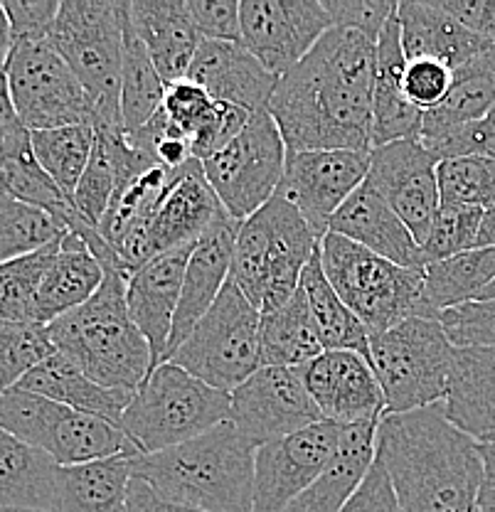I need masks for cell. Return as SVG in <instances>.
Returning <instances> with one entry per match:
<instances>
[{
    "label": "cell",
    "mask_w": 495,
    "mask_h": 512,
    "mask_svg": "<svg viewBox=\"0 0 495 512\" xmlns=\"http://www.w3.org/2000/svg\"><path fill=\"white\" fill-rule=\"evenodd\" d=\"M129 0H62L50 42L94 104V128L121 126V67Z\"/></svg>",
    "instance_id": "obj_6"
},
{
    "label": "cell",
    "mask_w": 495,
    "mask_h": 512,
    "mask_svg": "<svg viewBox=\"0 0 495 512\" xmlns=\"http://www.w3.org/2000/svg\"><path fill=\"white\" fill-rule=\"evenodd\" d=\"M436 175H439L441 205L481 207V210L495 207L493 158L441 160Z\"/></svg>",
    "instance_id": "obj_44"
},
{
    "label": "cell",
    "mask_w": 495,
    "mask_h": 512,
    "mask_svg": "<svg viewBox=\"0 0 495 512\" xmlns=\"http://www.w3.org/2000/svg\"><path fill=\"white\" fill-rule=\"evenodd\" d=\"M69 414H72L69 407L25 389L13 387L0 394V429L28 446L40 448L47 456L65 431Z\"/></svg>",
    "instance_id": "obj_38"
},
{
    "label": "cell",
    "mask_w": 495,
    "mask_h": 512,
    "mask_svg": "<svg viewBox=\"0 0 495 512\" xmlns=\"http://www.w3.org/2000/svg\"><path fill=\"white\" fill-rule=\"evenodd\" d=\"M239 222H230L225 227L215 229L195 247L190 254L188 269H185L183 288H180L178 308H175L173 330H170L165 362L175 355V350L190 338L195 325L207 316L215 306L217 296L230 281V266L234 252V237H237Z\"/></svg>",
    "instance_id": "obj_23"
},
{
    "label": "cell",
    "mask_w": 495,
    "mask_h": 512,
    "mask_svg": "<svg viewBox=\"0 0 495 512\" xmlns=\"http://www.w3.org/2000/svg\"><path fill=\"white\" fill-rule=\"evenodd\" d=\"M454 84V69L449 64L431 60V57H414L404 64L402 89L409 104L422 114L436 109Z\"/></svg>",
    "instance_id": "obj_48"
},
{
    "label": "cell",
    "mask_w": 495,
    "mask_h": 512,
    "mask_svg": "<svg viewBox=\"0 0 495 512\" xmlns=\"http://www.w3.org/2000/svg\"><path fill=\"white\" fill-rule=\"evenodd\" d=\"M340 512H402L392 480L387 476L385 466L377 461V456L363 483L350 495V500Z\"/></svg>",
    "instance_id": "obj_54"
},
{
    "label": "cell",
    "mask_w": 495,
    "mask_h": 512,
    "mask_svg": "<svg viewBox=\"0 0 495 512\" xmlns=\"http://www.w3.org/2000/svg\"><path fill=\"white\" fill-rule=\"evenodd\" d=\"M495 281V247L471 249L424 266V318L439 320L449 308L471 303Z\"/></svg>",
    "instance_id": "obj_34"
},
{
    "label": "cell",
    "mask_w": 495,
    "mask_h": 512,
    "mask_svg": "<svg viewBox=\"0 0 495 512\" xmlns=\"http://www.w3.org/2000/svg\"><path fill=\"white\" fill-rule=\"evenodd\" d=\"M436 158H493L495 160V106L483 119L463 124L436 141L424 143Z\"/></svg>",
    "instance_id": "obj_51"
},
{
    "label": "cell",
    "mask_w": 495,
    "mask_h": 512,
    "mask_svg": "<svg viewBox=\"0 0 495 512\" xmlns=\"http://www.w3.org/2000/svg\"><path fill=\"white\" fill-rule=\"evenodd\" d=\"M195 247H180L153 256L141 269L133 271L126 286V306H129L131 320L151 348L153 370L165 362L180 288H183L185 269Z\"/></svg>",
    "instance_id": "obj_20"
},
{
    "label": "cell",
    "mask_w": 495,
    "mask_h": 512,
    "mask_svg": "<svg viewBox=\"0 0 495 512\" xmlns=\"http://www.w3.org/2000/svg\"><path fill=\"white\" fill-rule=\"evenodd\" d=\"M165 82L153 67L146 47L138 40L136 30L131 28V20L126 15L124 30V67H121V124L124 131H138L158 114L163 104Z\"/></svg>",
    "instance_id": "obj_37"
},
{
    "label": "cell",
    "mask_w": 495,
    "mask_h": 512,
    "mask_svg": "<svg viewBox=\"0 0 495 512\" xmlns=\"http://www.w3.org/2000/svg\"><path fill=\"white\" fill-rule=\"evenodd\" d=\"M97 133L94 126H62L50 131H30V143L37 163L72 202L74 190L92 158Z\"/></svg>",
    "instance_id": "obj_39"
},
{
    "label": "cell",
    "mask_w": 495,
    "mask_h": 512,
    "mask_svg": "<svg viewBox=\"0 0 495 512\" xmlns=\"http://www.w3.org/2000/svg\"><path fill=\"white\" fill-rule=\"evenodd\" d=\"M10 50H13V35H10V23L8 18H5L3 5H0V69L8 62Z\"/></svg>",
    "instance_id": "obj_60"
},
{
    "label": "cell",
    "mask_w": 495,
    "mask_h": 512,
    "mask_svg": "<svg viewBox=\"0 0 495 512\" xmlns=\"http://www.w3.org/2000/svg\"><path fill=\"white\" fill-rule=\"evenodd\" d=\"M343 426L316 421L286 439L264 444L254 456V510L284 512L333 463Z\"/></svg>",
    "instance_id": "obj_15"
},
{
    "label": "cell",
    "mask_w": 495,
    "mask_h": 512,
    "mask_svg": "<svg viewBox=\"0 0 495 512\" xmlns=\"http://www.w3.org/2000/svg\"><path fill=\"white\" fill-rule=\"evenodd\" d=\"M377 426L380 419L343 426L333 463L284 512H340L350 495L363 483L377 456Z\"/></svg>",
    "instance_id": "obj_27"
},
{
    "label": "cell",
    "mask_w": 495,
    "mask_h": 512,
    "mask_svg": "<svg viewBox=\"0 0 495 512\" xmlns=\"http://www.w3.org/2000/svg\"><path fill=\"white\" fill-rule=\"evenodd\" d=\"M495 106V45L454 69V84L436 109L422 116L419 141L431 143L463 124L483 119Z\"/></svg>",
    "instance_id": "obj_32"
},
{
    "label": "cell",
    "mask_w": 495,
    "mask_h": 512,
    "mask_svg": "<svg viewBox=\"0 0 495 512\" xmlns=\"http://www.w3.org/2000/svg\"><path fill=\"white\" fill-rule=\"evenodd\" d=\"M330 25L340 30H353L370 42L380 40L382 30L397 15L395 0H321Z\"/></svg>",
    "instance_id": "obj_49"
},
{
    "label": "cell",
    "mask_w": 495,
    "mask_h": 512,
    "mask_svg": "<svg viewBox=\"0 0 495 512\" xmlns=\"http://www.w3.org/2000/svg\"><path fill=\"white\" fill-rule=\"evenodd\" d=\"M131 480L129 456L60 466L55 512H126Z\"/></svg>",
    "instance_id": "obj_33"
},
{
    "label": "cell",
    "mask_w": 495,
    "mask_h": 512,
    "mask_svg": "<svg viewBox=\"0 0 495 512\" xmlns=\"http://www.w3.org/2000/svg\"><path fill=\"white\" fill-rule=\"evenodd\" d=\"M205 89L215 101L242 106L252 111H269L279 77L271 74L242 42H210L202 40L188 77Z\"/></svg>",
    "instance_id": "obj_21"
},
{
    "label": "cell",
    "mask_w": 495,
    "mask_h": 512,
    "mask_svg": "<svg viewBox=\"0 0 495 512\" xmlns=\"http://www.w3.org/2000/svg\"><path fill=\"white\" fill-rule=\"evenodd\" d=\"M318 242L301 212L276 192L262 210L239 222L230 281L259 313L274 311L294 298Z\"/></svg>",
    "instance_id": "obj_5"
},
{
    "label": "cell",
    "mask_w": 495,
    "mask_h": 512,
    "mask_svg": "<svg viewBox=\"0 0 495 512\" xmlns=\"http://www.w3.org/2000/svg\"><path fill=\"white\" fill-rule=\"evenodd\" d=\"M407 55L402 50L399 18L387 23L375 45V94H372V148L387 143L419 138L422 111L414 109L402 89V74Z\"/></svg>",
    "instance_id": "obj_25"
},
{
    "label": "cell",
    "mask_w": 495,
    "mask_h": 512,
    "mask_svg": "<svg viewBox=\"0 0 495 512\" xmlns=\"http://www.w3.org/2000/svg\"><path fill=\"white\" fill-rule=\"evenodd\" d=\"M3 72L15 111L28 131L94 126V104L87 89L50 40L13 42Z\"/></svg>",
    "instance_id": "obj_11"
},
{
    "label": "cell",
    "mask_w": 495,
    "mask_h": 512,
    "mask_svg": "<svg viewBox=\"0 0 495 512\" xmlns=\"http://www.w3.org/2000/svg\"><path fill=\"white\" fill-rule=\"evenodd\" d=\"M456 348H495V301H471L441 313Z\"/></svg>",
    "instance_id": "obj_50"
},
{
    "label": "cell",
    "mask_w": 495,
    "mask_h": 512,
    "mask_svg": "<svg viewBox=\"0 0 495 512\" xmlns=\"http://www.w3.org/2000/svg\"><path fill=\"white\" fill-rule=\"evenodd\" d=\"M67 232L60 217L0 192V264L40 252Z\"/></svg>",
    "instance_id": "obj_40"
},
{
    "label": "cell",
    "mask_w": 495,
    "mask_h": 512,
    "mask_svg": "<svg viewBox=\"0 0 495 512\" xmlns=\"http://www.w3.org/2000/svg\"><path fill=\"white\" fill-rule=\"evenodd\" d=\"M439 5L461 25L495 45V0H439Z\"/></svg>",
    "instance_id": "obj_55"
},
{
    "label": "cell",
    "mask_w": 495,
    "mask_h": 512,
    "mask_svg": "<svg viewBox=\"0 0 495 512\" xmlns=\"http://www.w3.org/2000/svg\"><path fill=\"white\" fill-rule=\"evenodd\" d=\"M483 456V483L481 495H478V512L495 510V441L481 444Z\"/></svg>",
    "instance_id": "obj_58"
},
{
    "label": "cell",
    "mask_w": 495,
    "mask_h": 512,
    "mask_svg": "<svg viewBox=\"0 0 495 512\" xmlns=\"http://www.w3.org/2000/svg\"><path fill=\"white\" fill-rule=\"evenodd\" d=\"M375 42L330 28L276 84L269 114L289 153L372 151Z\"/></svg>",
    "instance_id": "obj_1"
},
{
    "label": "cell",
    "mask_w": 495,
    "mask_h": 512,
    "mask_svg": "<svg viewBox=\"0 0 495 512\" xmlns=\"http://www.w3.org/2000/svg\"><path fill=\"white\" fill-rule=\"evenodd\" d=\"M116 190V168L114 160H111L109 151L104 148V143L94 141L92 158H89L87 170H84L82 180H79L77 190H74L72 205L79 215L84 217L92 227H99L104 220L106 210L111 205V197Z\"/></svg>",
    "instance_id": "obj_46"
},
{
    "label": "cell",
    "mask_w": 495,
    "mask_h": 512,
    "mask_svg": "<svg viewBox=\"0 0 495 512\" xmlns=\"http://www.w3.org/2000/svg\"><path fill=\"white\" fill-rule=\"evenodd\" d=\"M18 389L40 394V397L74 409V412L101 416L116 426H121L126 407L133 399V392L101 387V384L89 380L74 362H69L60 352H52L35 370H30L20 380Z\"/></svg>",
    "instance_id": "obj_29"
},
{
    "label": "cell",
    "mask_w": 495,
    "mask_h": 512,
    "mask_svg": "<svg viewBox=\"0 0 495 512\" xmlns=\"http://www.w3.org/2000/svg\"><path fill=\"white\" fill-rule=\"evenodd\" d=\"M161 111L165 119L178 126L193 143L215 119L217 101L190 79H180V82L165 84Z\"/></svg>",
    "instance_id": "obj_47"
},
{
    "label": "cell",
    "mask_w": 495,
    "mask_h": 512,
    "mask_svg": "<svg viewBox=\"0 0 495 512\" xmlns=\"http://www.w3.org/2000/svg\"><path fill=\"white\" fill-rule=\"evenodd\" d=\"M301 288L306 293L313 323L323 350H348L363 355L370 362V333L358 316L340 301L335 288L323 274L321 242L301 274Z\"/></svg>",
    "instance_id": "obj_35"
},
{
    "label": "cell",
    "mask_w": 495,
    "mask_h": 512,
    "mask_svg": "<svg viewBox=\"0 0 495 512\" xmlns=\"http://www.w3.org/2000/svg\"><path fill=\"white\" fill-rule=\"evenodd\" d=\"M230 222L234 220L225 212L212 185L207 183L200 160H193L178 170L148 224V259L180 247H195L207 234Z\"/></svg>",
    "instance_id": "obj_19"
},
{
    "label": "cell",
    "mask_w": 495,
    "mask_h": 512,
    "mask_svg": "<svg viewBox=\"0 0 495 512\" xmlns=\"http://www.w3.org/2000/svg\"><path fill=\"white\" fill-rule=\"evenodd\" d=\"M254 456L257 446L225 421L193 441L131 458V476L202 512H252Z\"/></svg>",
    "instance_id": "obj_3"
},
{
    "label": "cell",
    "mask_w": 495,
    "mask_h": 512,
    "mask_svg": "<svg viewBox=\"0 0 495 512\" xmlns=\"http://www.w3.org/2000/svg\"><path fill=\"white\" fill-rule=\"evenodd\" d=\"M456 345L441 320L409 318L370 335V367L385 394V414H407L446 399Z\"/></svg>",
    "instance_id": "obj_9"
},
{
    "label": "cell",
    "mask_w": 495,
    "mask_h": 512,
    "mask_svg": "<svg viewBox=\"0 0 495 512\" xmlns=\"http://www.w3.org/2000/svg\"><path fill=\"white\" fill-rule=\"evenodd\" d=\"M62 239L40 249V252L0 264V318L35 323L37 291H40L47 269L60 252Z\"/></svg>",
    "instance_id": "obj_42"
},
{
    "label": "cell",
    "mask_w": 495,
    "mask_h": 512,
    "mask_svg": "<svg viewBox=\"0 0 495 512\" xmlns=\"http://www.w3.org/2000/svg\"><path fill=\"white\" fill-rule=\"evenodd\" d=\"M377 461L392 480L402 512H478L481 444L446 416L444 402L382 416Z\"/></svg>",
    "instance_id": "obj_2"
},
{
    "label": "cell",
    "mask_w": 495,
    "mask_h": 512,
    "mask_svg": "<svg viewBox=\"0 0 495 512\" xmlns=\"http://www.w3.org/2000/svg\"><path fill=\"white\" fill-rule=\"evenodd\" d=\"M57 473L52 456L0 429V512H55Z\"/></svg>",
    "instance_id": "obj_31"
},
{
    "label": "cell",
    "mask_w": 495,
    "mask_h": 512,
    "mask_svg": "<svg viewBox=\"0 0 495 512\" xmlns=\"http://www.w3.org/2000/svg\"><path fill=\"white\" fill-rule=\"evenodd\" d=\"M328 232L340 234V237L365 247L367 252L404 266V269L427 266L414 234L367 180L335 212L328 224Z\"/></svg>",
    "instance_id": "obj_22"
},
{
    "label": "cell",
    "mask_w": 495,
    "mask_h": 512,
    "mask_svg": "<svg viewBox=\"0 0 495 512\" xmlns=\"http://www.w3.org/2000/svg\"><path fill=\"white\" fill-rule=\"evenodd\" d=\"M230 402V421L257 448L323 421L296 367H259Z\"/></svg>",
    "instance_id": "obj_14"
},
{
    "label": "cell",
    "mask_w": 495,
    "mask_h": 512,
    "mask_svg": "<svg viewBox=\"0 0 495 512\" xmlns=\"http://www.w3.org/2000/svg\"><path fill=\"white\" fill-rule=\"evenodd\" d=\"M47 325L0 318V394L18 387L20 380L52 355Z\"/></svg>",
    "instance_id": "obj_43"
},
{
    "label": "cell",
    "mask_w": 495,
    "mask_h": 512,
    "mask_svg": "<svg viewBox=\"0 0 495 512\" xmlns=\"http://www.w3.org/2000/svg\"><path fill=\"white\" fill-rule=\"evenodd\" d=\"M200 40L242 42L239 32V0H188Z\"/></svg>",
    "instance_id": "obj_53"
},
{
    "label": "cell",
    "mask_w": 495,
    "mask_h": 512,
    "mask_svg": "<svg viewBox=\"0 0 495 512\" xmlns=\"http://www.w3.org/2000/svg\"><path fill=\"white\" fill-rule=\"evenodd\" d=\"M126 512H202V510L190 508V505L173 503V500L158 495L148 483L133 478L129 485V498H126Z\"/></svg>",
    "instance_id": "obj_57"
},
{
    "label": "cell",
    "mask_w": 495,
    "mask_h": 512,
    "mask_svg": "<svg viewBox=\"0 0 495 512\" xmlns=\"http://www.w3.org/2000/svg\"><path fill=\"white\" fill-rule=\"evenodd\" d=\"M483 210L481 207L463 205H441L431 222L427 237L419 244L422 247L424 264L451 259L463 252L476 249L478 229H481Z\"/></svg>",
    "instance_id": "obj_45"
},
{
    "label": "cell",
    "mask_w": 495,
    "mask_h": 512,
    "mask_svg": "<svg viewBox=\"0 0 495 512\" xmlns=\"http://www.w3.org/2000/svg\"><path fill=\"white\" fill-rule=\"evenodd\" d=\"M0 192L20 202L47 210L67 224L69 212L74 210L67 195L57 188L55 180L42 170L33 153V143L18 148L10 156H0Z\"/></svg>",
    "instance_id": "obj_41"
},
{
    "label": "cell",
    "mask_w": 495,
    "mask_h": 512,
    "mask_svg": "<svg viewBox=\"0 0 495 512\" xmlns=\"http://www.w3.org/2000/svg\"><path fill=\"white\" fill-rule=\"evenodd\" d=\"M129 20L165 84L188 77L202 42L188 0H129Z\"/></svg>",
    "instance_id": "obj_24"
},
{
    "label": "cell",
    "mask_w": 495,
    "mask_h": 512,
    "mask_svg": "<svg viewBox=\"0 0 495 512\" xmlns=\"http://www.w3.org/2000/svg\"><path fill=\"white\" fill-rule=\"evenodd\" d=\"M397 18L407 60L431 57L449 64L451 69H459L461 64L491 47V42L446 13L439 0H404L397 5Z\"/></svg>",
    "instance_id": "obj_26"
},
{
    "label": "cell",
    "mask_w": 495,
    "mask_h": 512,
    "mask_svg": "<svg viewBox=\"0 0 495 512\" xmlns=\"http://www.w3.org/2000/svg\"><path fill=\"white\" fill-rule=\"evenodd\" d=\"M444 407L463 434L495 441V348H456Z\"/></svg>",
    "instance_id": "obj_28"
},
{
    "label": "cell",
    "mask_w": 495,
    "mask_h": 512,
    "mask_svg": "<svg viewBox=\"0 0 495 512\" xmlns=\"http://www.w3.org/2000/svg\"><path fill=\"white\" fill-rule=\"evenodd\" d=\"M476 301H495V281L488 288H483L481 296H478Z\"/></svg>",
    "instance_id": "obj_61"
},
{
    "label": "cell",
    "mask_w": 495,
    "mask_h": 512,
    "mask_svg": "<svg viewBox=\"0 0 495 512\" xmlns=\"http://www.w3.org/2000/svg\"><path fill=\"white\" fill-rule=\"evenodd\" d=\"M5 18L10 23L13 42L50 40L55 28L60 0H3Z\"/></svg>",
    "instance_id": "obj_52"
},
{
    "label": "cell",
    "mask_w": 495,
    "mask_h": 512,
    "mask_svg": "<svg viewBox=\"0 0 495 512\" xmlns=\"http://www.w3.org/2000/svg\"><path fill=\"white\" fill-rule=\"evenodd\" d=\"M259 338H262V367H296L298 370L326 352L301 286L289 303L262 313Z\"/></svg>",
    "instance_id": "obj_36"
},
{
    "label": "cell",
    "mask_w": 495,
    "mask_h": 512,
    "mask_svg": "<svg viewBox=\"0 0 495 512\" xmlns=\"http://www.w3.org/2000/svg\"><path fill=\"white\" fill-rule=\"evenodd\" d=\"M104 276V266L89 252L87 244L74 232H67L37 291L35 323L50 325L52 320L84 306L104 284Z\"/></svg>",
    "instance_id": "obj_30"
},
{
    "label": "cell",
    "mask_w": 495,
    "mask_h": 512,
    "mask_svg": "<svg viewBox=\"0 0 495 512\" xmlns=\"http://www.w3.org/2000/svg\"><path fill=\"white\" fill-rule=\"evenodd\" d=\"M131 274L109 271L84 306L47 325L52 345L101 387L136 392L153 372L146 338L131 320L126 286Z\"/></svg>",
    "instance_id": "obj_4"
},
{
    "label": "cell",
    "mask_w": 495,
    "mask_h": 512,
    "mask_svg": "<svg viewBox=\"0 0 495 512\" xmlns=\"http://www.w3.org/2000/svg\"><path fill=\"white\" fill-rule=\"evenodd\" d=\"M495 247V207L491 210H483L481 229H478L476 249H491Z\"/></svg>",
    "instance_id": "obj_59"
},
{
    "label": "cell",
    "mask_w": 495,
    "mask_h": 512,
    "mask_svg": "<svg viewBox=\"0 0 495 512\" xmlns=\"http://www.w3.org/2000/svg\"><path fill=\"white\" fill-rule=\"evenodd\" d=\"M262 313L227 281L215 306L168 362L220 392L232 394L262 367Z\"/></svg>",
    "instance_id": "obj_10"
},
{
    "label": "cell",
    "mask_w": 495,
    "mask_h": 512,
    "mask_svg": "<svg viewBox=\"0 0 495 512\" xmlns=\"http://www.w3.org/2000/svg\"><path fill=\"white\" fill-rule=\"evenodd\" d=\"M439 158L419 138L387 143L370 151L367 183L407 224L419 244L427 237L441 207Z\"/></svg>",
    "instance_id": "obj_17"
},
{
    "label": "cell",
    "mask_w": 495,
    "mask_h": 512,
    "mask_svg": "<svg viewBox=\"0 0 495 512\" xmlns=\"http://www.w3.org/2000/svg\"><path fill=\"white\" fill-rule=\"evenodd\" d=\"M370 153L363 151H286L284 178L279 195L301 212L318 239L328 234V224L343 202L367 180Z\"/></svg>",
    "instance_id": "obj_16"
},
{
    "label": "cell",
    "mask_w": 495,
    "mask_h": 512,
    "mask_svg": "<svg viewBox=\"0 0 495 512\" xmlns=\"http://www.w3.org/2000/svg\"><path fill=\"white\" fill-rule=\"evenodd\" d=\"M230 412V394L210 387L173 362H163L133 392L121 429L138 453H158L225 424Z\"/></svg>",
    "instance_id": "obj_7"
},
{
    "label": "cell",
    "mask_w": 495,
    "mask_h": 512,
    "mask_svg": "<svg viewBox=\"0 0 495 512\" xmlns=\"http://www.w3.org/2000/svg\"><path fill=\"white\" fill-rule=\"evenodd\" d=\"M8 512H37V510H8Z\"/></svg>",
    "instance_id": "obj_62"
},
{
    "label": "cell",
    "mask_w": 495,
    "mask_h": 512,
    "mask_svg": "<svg viewBox=\"0 0 495 512\" xmlns=\"http://www.w3.org/2000/svg\"><path fill=\"white\" fill-rule=\"evenodd\" d=\"M333 28L321 0H242V45L276 77L296 67Z\"/></svg>",
    "instance_id": "obj_13"
},
{
    "label": "cell",
    "mask_w": 495,
    "mask_h": 512,
    "mask_svg": "<svg viewBox=\"0 0 495 512\" xmlns=\"http://www.w3.org/2000/svg\"><path fill=\"white\" fill-rule=\"evenodd\" d=\"M30 131L20 121L18 111H15L13 96H10L8 77L0 69V156H10L18 148L28 146Z\"/></svg>",
    "instance_id": "obj_56"
},
{
    "label": "cell",
    "mask_w": 495,
    "mask_h": 512,
    "mask_svg": "<svg viewBox=\"0 0 495 512\" xmlns=\"http://www.w3.org/2000/svg\"><path fill=\"white\" fill-rule=\"evenodd\" d=\"M321 264L340 301L370 335L424 318V269H404L333 232L321 239Z\"/></svg>",
    "instance_id": "obj_8"
},
{
    "label": "cell",
    "mask_w": 495,
    "mask_h": 512,
    "mask_svg": "<svg viewBox=\"0 0 495 512\" xmlns=\"http://www.w3.org/2000/svg\"><path fill=\"white\" fill-rule=\"evenodd\" d=\"M200 165L227 215L234 222H244L279 190L286 168V143L274 116L257 111L237 138Z\"/></svg>",
    "instance_id": "obj_12"
},
{
    "label": "cell",
    "mask_w": 495,
    "mask_h": 512,
    "mask_svg": "<svg viewBox=\"0 0 495 512\" xmlns=\"http://www.w3.org/2000/svg\"><path fill=\"white\" fill-rule=\"evenodd\" d=\"M488 512H495V510H488Z\"/></svg>",
    "instance_id": "obj_63"
},
{
    "label": "cell",
    "mask_w": 495,
    "mask_h": 512,
    "mask_svg": "<svg viewBox=\"0 0 495 512\" xmlns=\"http://www.w3.org/2000/svg\"><path fill=\"white\" fill-rule=\"evenodd\" d=\"M298 370L321 419L350 426L385 416L387 402L380 382L358 352L326 350Z\"/></svg>",
    "instance_id": "obj_18"
}]
</instances>
